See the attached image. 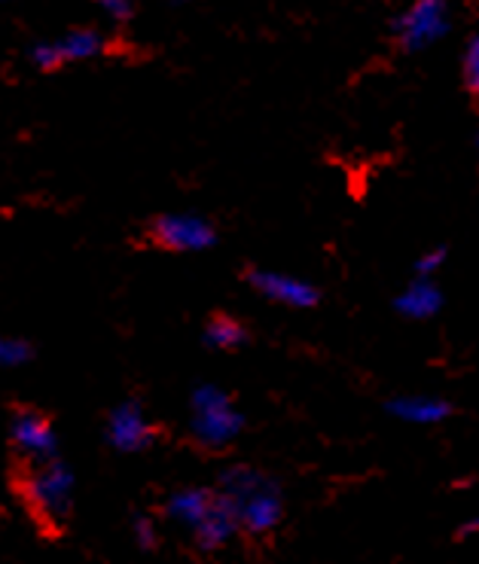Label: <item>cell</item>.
Segmentation results:
<instances>
[{
    "label": "cell",
    "mask_w": 479,
    "mask_h": 564,
    "mask_svg": "<svg viewBox=\"0 0 479 564\" xmlns=\"http://www.w3.org/2000/svg\"><path fill=\"white\" fill-rule=\"evenodd\" d=\"M214 488L227 498L241 531L251 538H266L284 522V512H287L284 491L269 473L248 467V464H236L220 473Z\"/></svg>",
    "instance_id": "obj_1"
},
{
    "label": "cell",
    "mask_w": 479,
    "mask_h": 564,
    "mask_svg": "<svg viewBox=\"0 0 479 564\" xmlns=\"http://www.w3.org/2000/svg\"><path fill=\"white\" fill-rule=\"evenodd\" d=\"M244 431V415L236 406V400L217 388V384H199L189 397V436L208 452L232 446Z\"/></svg>",
    "instance_id": "obj_2"
},
{
    "label": "cell",
    "mask_w": 479,
    "mask_h": 564,
    "mask_svg": "<svg viewBox=\"0 0 479 564\" xmlns=\"http://www.w3.org/2000/svg\"><path fill=\"white\" fill-rule=\"evenodd\" d=\"M74 488H77L74 470L62 458L31 464L25 482H22V491H25V500L31 503V510L37 512L43 522H50V525H62L70 516Z\"/></svg>",
    "instance_id": "obj_3"
},
{
    "label": "cell",
    "mask_w": 479,
    "mask_h": 564,
    "mask_svg": "<svg viewBox=\"0 0 479 564\" xmlns=\"http://www.w3.org/2000/svg\"><path fill=\"white\" fill-rule=\"evenodd\" d=\"M453 28V7L449 0H413L398 19V43L406 53H425L437 46Z\"/></svg>",
    "instance_id": "obj_4"
},
{
    "label": "cell",
    "mask_w": 479,
    "mask_h": 564,
    "mask_svg": "<svg viewBox=\"0 0 479 564\" xmlns=\"http://www.w3.org/2000/svg\"><path fill=\"white\" fill-rule=\"evenodd\" d=\"M150 241L172 253H202L214 248L217 229L199 214H160L150 224Z\"/></svg>",
    "instance_id": "obj_5"
},
{
    "label": "cell",
    "mask_w": 479,
    "mask_h": 564,
    "mask_svg": "<svg viewBox=\"0 0 479 564\" xmlns=\"http://www.w3.org/2000/svg\"><path fill=\"white\" fill-rule=\"evenodd\" d=\"M105 436L110 448H117L122 455H138V452H144L156 443V424L150 421L141 403L126 400L107 415Z\"/></svg>",
    "instance_id": "obj_6"
},
{
    "label": "cell",
    "mask_w": 479,
    "mask_h": 564,
    "mask_svg": "<svg viewBox=\"0 0 479 564\" xmlns=\"http://www.w3.org/2000/svg\"><path fill=\"white\" fill-rule=\"evenodd\" d=\"M10 440L15 452L31 464L58 458V436H55L53 421L37 409H15L10 421Z\"/></svg>",
    "instance_id": "obj_7"
},
{
    "label": "cell",
    "mask_w": 479,
    "mask_h": 564,
    "mask_svg": "<svg viewBox=\"0 0 479 564\" xmlns=\"http://www.w3.org/2000/svg\"><path fill=\"white\" fill-rule=\"evenodd\" d=\"M105 53V37L92 28H74L65 37L53 43H37L31 50V62L41 70H58V67L74 65V62H89L95 55Z\"/></svg>",
    "instance_id": "obj_8"
},
{
    "label": "cell",
    "mask_w": 479,
    "mask_h": 564,
    "mask_svg": "<svg viewBox=\"0 0 479 564\" xmlns=\"http://www.w3.org/2000/svg\"><path fill=\"white\" fill-rule=\"evenodd\" d=\"M253 293H260L263 300L279 302L284 308H312L320 300L318 288L306 278L279 272V269H253L248 275Z\"/></svg>",
    "instance_id": "obj_9"
},
{
    "label": "cell",
    "mask_w": 479,
    "mask_h": 564,
    "mask_svg": "<svg viewBox=\"0 0 479 564\" xmlns=\"http://www.w3.org/2000/svg\"><path fill=\"white\" fill-rule=\"evenodd\" d=\"M236 534H241L239 519H236V512L227 503V498L217 491V503H214V510L202 519L199 525L189 531V538L196 543V550L202 552H220L224 546H229Z\"/></svg>",
    "instance_id": "obj_10"
},
{
    "label": "cell",
    "mask_w": 479,
    "mask_h": 564,
    "mask_svg": "<svg viewBox=\"0 0 479 564\" xmlns=\"http://www.w3.org/2000/svg\"><path fill=\"white\" fill-rule=\"evenodd\" d=\"M217 503V488H205V486H187L172 491V498L165 500V516L177 522L181 528H193L199 525L202 519L214 510Z\"/></svg>",
    "instance_id": "obj_11"
},
{
    "label": "cell",
    "mask_w": 479,
    "mask_h": 564,
    "mask_svg": "<svg viewBox=\"0 0 479 564\" xmlns=\"http://www.w3.org/2000/svg\"><path fill=\"white\" fill-rule=\"evenodd\" d=\"M388 412L400 419L403 424H415V427H434V424H443V421L453 415V406L443 400V397L434 394H403L394 397L388 403Z\"/></svg>",
    "instance_id": "obj_12"
},
{
    "label": "cell",
    "mask_w": 479,
    "mask_h": 564,
    "mask_svg": "<svg viewBox=\"0 0 479 564\" xmlns=\"http://www.w3.org/2000/svg\"><path fill=\"white\" fill-rule=\"evenodd\" d=\"M394 308L403 317H410V321H431L443 308V290L437 288L434 278H415L413 284H406V288L400 290L398 300H394Z\"/></svg>",
    "instance_id": "obj_13"
},
{
    "label": "cell",
    "mask_w": 479,
    "mask_h": 564,
    "mask_svg": "<svg viewBox=\"0 0 479 564\" xmlns=\"http://www.w3.org/2000/svg\"><path fill=\"white\" fill-rule=\"evenodd\" d=\"M244 339H248V329L232 315H214L205 324V341L214 351H236L244 345Z\"/></svg>",
    "instance_id": "obj_14"
},
{
    "label": "cell",
    "mask_w": 479,
    "mask_h": 564,
    "mask_svg": "<svg viewBox=\"0 0 479 564\" xmlns=\"http://www.w3.org/2000/svg\"><path fill=\"white\" fill-rule=\"evenodd\" d=\"M31 360H34V348H31V341L0 333V369L25 367V364H31Z\"/></svg>",
    "instance_id": "obj_15"
},
{
    "label": "cell",
    "mask_w": 479,
    "mask_h": 564,
    "mask_svg": "<svg viewBox=\"0 0 479 564\" xmlns=\"http://www.w3.org/2000/svg\"><path fill=\"white\" fill-rule=\"evenodd\" d=\"M132 538L134 543H138V550L153 552L160 546V528H156V522H153L150 516H134Z\"/></svg>",
    "instance_id": "obj_16"
},
{
    "label": "cell",
    "mask_w": 479,
    "mask_h": 564,
    "mask_svg": "<svg viewBox=\"0 0 479 564\" xmlns=\"http://www.w3.org/2000/svg\"><path fill=\"white\" fill-rule=\"evenodd\" d=\"M465 79H467V86H470V93L479 95V34L467 43Z\"/></svg>",
    "instance_id": "obj_17"
},
{
    "label": "cell",
    "mask_w": 479,
    "mask_h": 564,
    "mask_svg": "<svg viewBox=\"0 0 479 564\" xmlns=\"http://www.w3.org/2000/svg\"><path fill=\"white\" fill-rule=\"evenodd\" d=\"M443 263H446V253L439 248L427 250V253H422L418 257V263H415V272H418V278H434L443 269Z\"/></svg>",
    "instance_id": "obj_18"
},
{
    "label": "cell",
    "mask_w": 479,
    "mask_h": 564,
    "mask_svg": "<svg viewBox=\"0 0 479 564\" xmlns=\"http://www.w3.org/2000/svg\"><path fill=\"white\" fill-rule=\"evenodd\" d=\"M95 3H98L110 19H117V22H126L134 10L132 0H95Z\"/></svg>",
    "instance_id": "obj_19"
},
{
    "label": "cell",
    "mask_w": 479,
    "mask_h": 564,
    "mask_svg": "<svg viewBox=\"0 0 479 564\" xmlns=\"http://www.w3.org/2000/svg\"><path fill=\"white\" fill-rule=\"evenodd\" d=\"M477 534H479V512L477 516H470L465 525L458 528V538H477Z\"/></svg>",
    "instance_id": "obj_20"
},
{
    "label": "cell",
    "mask_w": 479,
    "mask_h": 564,
    "mask_svg": "<svg viewBox=\"0 0 479 564\" xmlns=\"http://www.w3.org/2000/svg\"><path fill=\"white\" fill-rule=\"evenodd\" d=\"M181 3H187V0H181Z\"/></svg>",
    "instance_id": "obj_21"
}]
</instances>
